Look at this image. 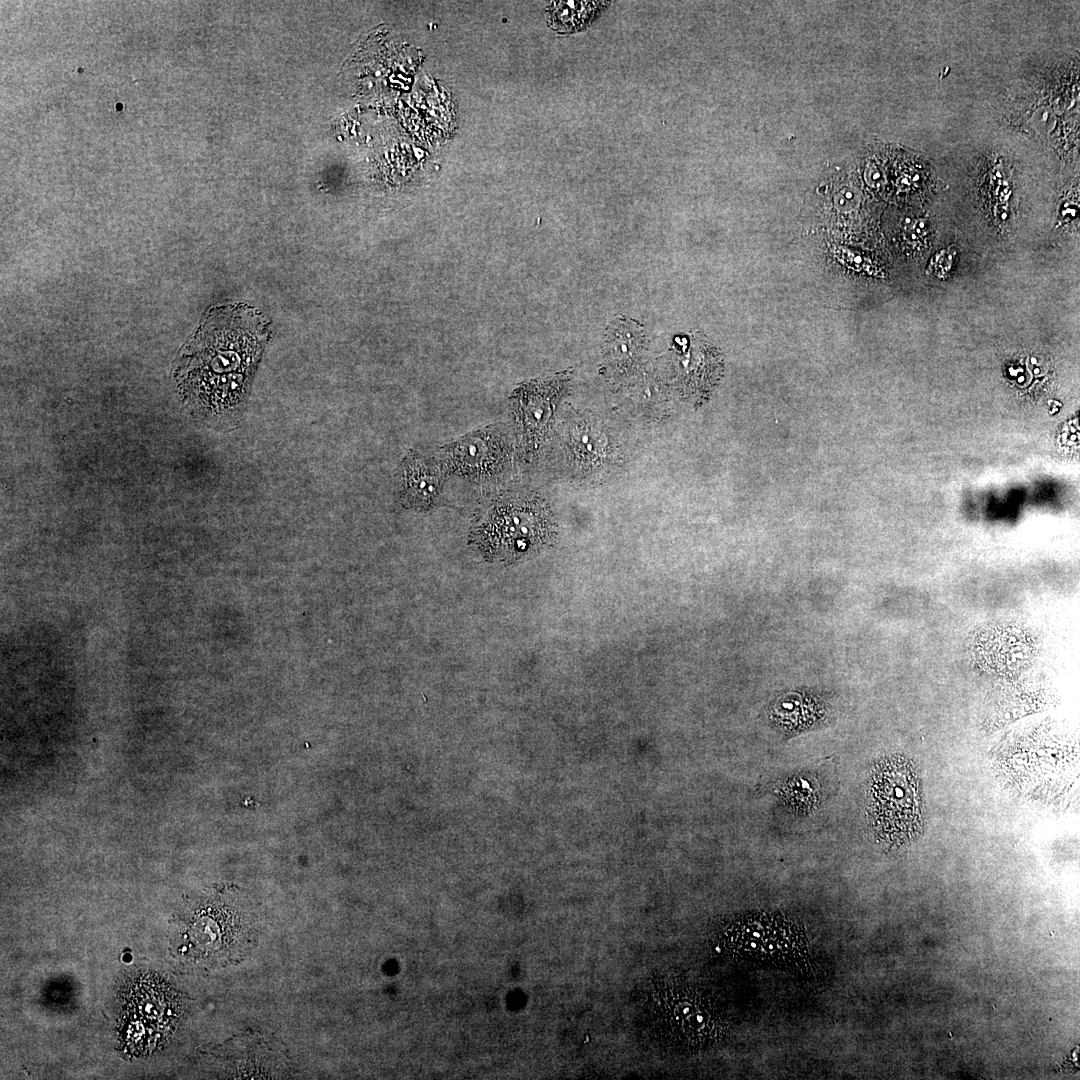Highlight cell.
Returning <instances> with one entry per match:
<instances>
[{"instance_id": "1", "label": "cell", "mask_w": 1080, "mask_h": 1080, "mask_svg": "<svg viewBox=\"0 0 1080 1080\" xmlns=\"http://www.w3.org/2000/svg\"><path fill=\"white\" fill-rule=\"evenodd\" d=\"M269 335L267 319L247 304L207 312L174 368L179 395L196 419L222 426L239 416Z\"/></svg>"}, {"instance_id": "2", "label": "cell", "mask_w": 1080, "mask_h": 1080, "mask_svg": "<svg viewBox=\"0 0 1080 1080\" xmlns=\"http://www.w3.org/2000/svg\"><path fill=\"white\" fill-rule=\"evenodd\" d=\"M553 535L551 513L535 494H501L482 508L469 541L486 560L511 563L542 548Z\"/></svg>"}, {"instance_id": "3", "label": "cell", "mask_w": 1080, "mask_h": 1080, "mask_svg": "<svg viewBox=\"0 0 1080 1080\" xmlns=\"http://www.w3.org/2000/svg\"><path fill=\"white\" fill-rule=\"evenodd\" d=\"M719 943L737 960L802 973L813 965L804 928L780 912L752 911L732 918L721 929Z\"/></svg>"}, {"instance_id": "4", "label": "cell", "mask_w": 1080, "mask_h": 1080, "mask_svg": "<svg viewBox=\"0 0 1080 1080\" xmlns=\"http://www.w3.org/2000/svg\"><path fill=\"white\" fill-rule=\"evenodd\" d=\"M651 1018L666 1041L692 1052L720 1045L729 1030L727 1016L715 998L685 982L669 984L654 995Z\"/></svg>"}, {"instance_id": "5", "label": "cell", "mask_w": 1080, "mask_h": 1080, "mask_svg": "<svg viewBox=\"0 0 1080 1080\" xmlns=\"http://www.w3.org/2000/svg\"><path fill=\"white\" fill-rule=\"evenodd\" d=\"M180 1012V995L164 978L154 973L133 977L120 997L121 1042L133 1054L152 1052L173 1032Z\"/></svg>"}, {"instance_id": "6", "label": "cell", "mask_w": 1080, "mask_h": 1080, "mask_svg": "<svg viewBox=\"0 0 1080 1080\" xmlns=\"http://www.w3.org/2000/svg\"><path fill=\"white\" fill-rule=\"evenodd\" d=\"M867 814L872 829L890 844L901 845L921 830V802L917 777L901 756L877 763L870 777Z\"/></svg>"}, {"instance_id": "7", "label": "cell", "mask_w": 1080, "mask_h": 1080, "mask_svg": "<svg viewBox=\"0 0 1080 1080\" xmlns=\"http://www.w3.org/2000/svg\"><path fill=\"white\" fill-rule=\"evenodd\" d=\"M255 935L256 922L246 908L201 909L183 922L179 951L202 966L234 963L251 950Z\"/></svg>"}, {"instance_id": "8", "label": "cell", "mask_w": 1080, "mask_h": 1080, "mask_svg": "<svg viewBox=\"0 0 1080 1080\" xmlns=\"http://www.w3.org/2000/svg\"><path fill=\"white\" fill-rule=\"evenodd\" d=\"M438 459L443 470L465 478H494L508 459L506 435L496 425L486 426L441 447Z\"/></svg>"}, {"instance_id": "9", "label": "cell", "mask_w": 1080, "mask_h": 1080, "mask_svg": "<svg viewBox=\"0 0 1080 1080\" xmlns=\"http://www.w3.org/2000/svg\"><path fill=\"white\" fill-rule=\"evenodd\" d=\"M399 500L406 508L426 510L438 499L443 485V469L410 450L396 475Z\"/></svg>"}, {"instance_id": "10", "label": "cell", "mask_w": 1080, "mask_h": 1080, "mask_svg": "<svg viewBox=\"0 0 1080 1080\" xmlns=\"http://www.w3.org/2000/svg\"><path fill=\"white\" fill-rule=\"evenodd\" d=\"M827 709L816 695L804 692H785L769 707V719L785 734H797L819 725Z\"/></svg>"}, {"instance_id": "11", "label": "cell", "mask_w": 1080, "mask_h": 1080, "mask_svg": "<svg viewBox=\"0 0 1080 1080\" xmlns=\"http://www.w3.org/2000/svg\"><path fill=\"white\" fill-rule=\"evenodd\" d=\"M567 436L572 458L579 467L593 469L608 458L607 438L596 424L583 419L575 421Z\"/></svg>"}, {"instance_id": "12", "label": "cell", "mask_w": 1080, "mask_h": 1080, "mask_svg": "<svg viewBox=\"0 0 1080 1080\" xmlns=\"http://www.w3.org/2000/svg\"><path fill=\"white\" fill-rule=\"evenodd\" d=\"M541 388L518 390L514 398L516 419L526 443H536L550 418L549 395Z\"/></svg>"}, {"instance_id": "13", "label": "cell", "mask_w": 1080, "mask_h": 1080, "mask_svg": "<svg viewBox=\"0 0 1080 1080\" xmlns=\"http://www.w3.org/2000/svg\"><path fill=\"white\" fill-rule=\"evenodd\" d=\"M606 4L594 1L552 2L547 9L548 22L557 32H577L590 25Z\"/></svg>"}, {"instance_id": "14", "label": "cell", "mask_w": 1080, "mask_h": 1080, "mask_svg": "<svg viewBox=\"0 0 1080 1080\" xmlns=\"http://www.w3.org/2000/svg\"><path fill=\"white\" fill-rule=\"evenodd\" d=\"M643 349L641 332L635 326L617 324L610 329L605 342L608 363L617 368L632 365Z\"/></svg>"}, {"instance_id": "15", "label": "cell", "mask_w": 1080, "mask_h": 1080, "mask_svg": "<svg viewBox=\"0 0 1080 1080\" xmlns=\"http://www.w3.org/2000/svg\"><path fill=\"white\" fill-rule=\"evenodd\" d=\"M835 255L842 263L855 270H866L869 273L872 272L871 264L860 254H854V252L850 250L839 248L835 252Z\"/></svg>"}]
</instances>
